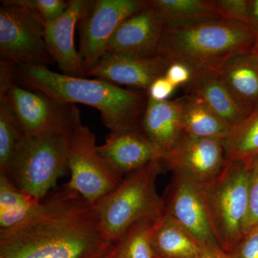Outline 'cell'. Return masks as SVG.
Masks as SVG:
<instances>
[{"label": "cell", "instance_id": "obj_1", "mask_svg": "<svg viewBox=\"0 0 258 258\" xmlns=\"http://www.w3.org/2000/svg\"><path fill=\"white\" fill-rule=\"evenodd\" d=\"M29 221L0 230V258H101L113 243L102 232L93 205L64 184Z\"/></svg>", "mask_w": 258, "mask_h": 258}, {"label": "cell", "instance_id": "obj_2", "mask_svg": "<svg viewBox=\"0 0 258 258\" xmlns=\"http://www.w3.org/2000/svg\"><path fill=\"white\" fill-rule=\"evenodd\" d=\"M17 82L58 101L96 108L111 132L140 128L147 93L123 89L99 79L73 77L34 64H17Z\"/></svg>", "mask_w": 258, "mask_h": 258}, {"label": "cell", "instance_id": "obj_3", "mask_svg": "<svg viewBox=\"0 0 258 258\" xmlns=\"http://www.w3.org/2000/svg\"><path fill=\"white\" fill-rule=\"evenodd\" d=\"M257 35L242 22L201 17L163 25L159 54L192 73L217 71L234 56L252 52Z\"/></svg>", "mask_w": 258, "mask_h": 258}, {"label": "cell", "instance_id": "obj_4", "mask_svg": "<svg viewBox=\"0 0 258 258\" xmlns=\"http://www.w3.org/2000/svg\"><path fill=\"white\" fill-rule=\"evenodd\" d=\"M164 169L162 161H156L125 174L113 191L93 205L107 240L116 243L136 224L156 221L165 213L156 186Z\"/></svg>", "mask_w": 258, "mask_h": 258}, {"label": "cell", "instance_id": "obj_5", "mask_svg": "<svg viewBox=\"0 0 258 258\" xmlns=\"http://www.w3.org/2000/svg\"><path fill=\"white\" fill-rule=\"evenodd\" d=\"M201 184L214 235L220 247L230 254L244 237L249 208L248 162L227 159L216 176Z\"/></svg>", "mask_w": 258, "mask_h": 258}, {"label": "cell", "instance_id": "obj_6", "mask_svg": "<svg viewBox=\"0 0 258 258\" xmlns=\"http://www.w3.org/2000/svg\"><path fill=\"white\" fill-rule=\"evenodd\" d=\"M69 136L52 132L25 135L5 174L30 198L43 200L69 171Z\"/></svg>", "mask_w": 258, "mask_h": 258}, {"label": "cell", "instance_id": "obj_7", "mask_svg": "<svg viewBox=\"0 0 258 258\" xmlns=\"http://www.w3.org/2000/svg\"><path fill=\"white\" fill-rule=\"evenodd\" d=\"M67 151L71 179L66 185L90 205L113 191L123 179L100 154L96 135L89 127L81 124L70 134Z\"/></svg>", "mask_w": 258, "mask_h": 258}, {"label": "cell", "instance_id": "obj_8", "mask_svg": "<svg viewBox=\"0 0 258 258\" xmlns=\"http://www.w3.org/2000/svg\"><path fill=\"white\" fill-rule=\"evenodd\" d=\"M0 55L16 64L47 66L54 60L45 40V24L15 0H2Z\"/></svg>", "mask_w": 258, "mask_h": 258}, {"label": "cell", "instance_id": "obj_9", "mask_svg": "<svg viewBox=\"0 0 258 258\" xmlns=\"http://www.w3.org/2000/svg\"><path fill=\"white\" fill-rule=\"evenodd\" d=\"M0 95L8 98L25 135L50 132L70 135L83 124L76 104L23 87L17 79L0 88Z\"/></svg>", "mask_w": 258, "mask_h": 258}, {"label": "cell", "instance_id": "obj_10", "mask_svg": "<svg viewBox=\"0 0 258 258\" xmlns=\"http://www.w3.org/2000/svg\"><path fill=\"white\" fill-rule=\"evenodd\" d=\"M147 4V0L94 1L79 24V52L85 76L106 52L108 42L121 23Z\"/></svg>", "mask_w": 258, "mask_h": 258}, {"label": "cell", "instance_id": "obj_11", "mask_svg": "<svg viewBox=\"0 0 258 258\" xmlns=\"http://www.w3.org/2000/svg\"><path fill=\"white\" fill-rule=\"evenodd\" d=\"M163 199L166 213L203 248H221L212 230L201 183L184 174H174Z\"/></svg>", "mask_w": 258, "mask_h": 258}, {"label": "cell", "instance_id": "obj_12", "mask_svg": "<svg viewBox=\"0 0 258 258\" xmlns=\"http://www.w3.org/2000/svg\"><path fill=\"white\" fill-rule=\"evenodd\" d=\"M225 140L183 134L161 159L164 168L204 183L216 176L227 161Z\"/></svg>", "mask_w": 258, "mask_h": 258}, {"label": "cell", "instance_id": "obj_13", "mask_svg": "<svg viewBox=\"0 0 258 258\" xmlns=\"http://www.w3.org/2000/svg\"><path fill=\"white\" fill-rule=\"evenodd\" d=\"M171 60L161 55L154 57L107 52L92 69L86 73V77L105 80L117 85H125L145 91L156 79L165 76Z\"/></svg>", "mask_w": 258, "mask_h": 258}, {"label": "cell", "instance_id": "obj_14", "mask_svg": "<svg viewBox=\"0 0 258 258\" xmlns=\"http://www.w3.org/2000/svg\"><path fill=\"white\" fill-rule=\"evenodd\" d=\"M94 1L71 0L69 8L60 18L45 24L47 50L58 66L60 74L73 77H86L79 50L75 45L76 26L86 15Z\"/></svg>", "mask_w": 258, "mask_h": 258}, {"label": "cell", "instance_id": "obj_15", "mask_svg": "<svg viewBox=\"0 0 258 258\" xmlns=\"http://www.w3.org/2000/svg\"><path fill=\"white\" fill-rule=\"evenodd\" d=\"M98 150L123 176L154 161L161 160L164 156L140 128L110 132L104 143L98 146Z\"/></svg>", "mask_w": 258, "mask_h": 258}, {"label": "cell", "instance_id": "obj_16", "mask_svg": "<svg viewBox=\"0 0 258 258\" xmlns=\"http://www.w3.org/2000/svg\"><path fill=\"white\" fill-rule=\"evenodd\" d=\"M163 23L152 7L127 18L118 27L107 45L106 52H122L141 57L159 55Z\"/></svg>", "mask_w": 258, "mask_h": 258}, {"label": "cell", "instance_id": "obj_17", "mask_svg": "<svg viewBox=\"0 0 258 258\" xmlns=\"http://www.w3.org/2000/svg\"><path fill=\"white\" fill-rule=\"evenodd\" d=\"M183 88L186 94L201 98L212 111L230 125L231 129L249 115L217 71L192 73L189 82Z\"/></svg>", "mask_w": 258, "mask_h": 258}, {"label": "cell", "instance_id": "obj_18", "mask_svg": "<svg viewBox=\"0 0 258 258\" xmlns=\"http://www.w3.org/2000/svg\"><path fill=\"white\" fill-rule=\"evenodd\" d=\"M140 129L157 147L169 152L182 137L181 98L154 101L148 98Z\"/></svg>", "mask_w": 258, "mask_h": 258}, {"label": "cell", "instance_id": "obj_19", "mask_svg": "<svg viewBox=\"0 0 258 258\" xmlns=\"http://www.w3.org/2000/svg\"><path fill=\"white\" fill-rule=\"evenodd\" d=\"M236 99L249 114L258 109V56L249 52L234 56L218 71Z\"/></svg>", "mask_w": 258, "mask_h": 258}, {"label": "cell", "instance_id": "obj_20", "mask_svg": "<svg viewBox=\"0 0 258 258\" xmlns=\"http://www.w3.org/2000/svg\"><path fill=\"white\" fill-rule=\"evenodd\" d=\"M152 244L157 258H196L205 249L166 212L153 224Z\"/></svg>", "mask_w": 258, "mask_h": 258}, {"label": "cell", "instance_id": "obj_21", "mask_svg": "<svg viewBox=\"0 0 258 258\" xmlns=\"http://www.w3.org/2000/svg\"><path fill=\"white\" fill-rule=\"evenodd\" d=\"M183 133L201 139L225 140L230 135V125L212 111L200 97L186 94L181 97Z\"/></svg>", "mask_w": 258, "mask_h": 258}, {"label": "cell", "instance_id": "obj_22", "mask_svg": "<svg viewBox=\"0 0 258 258\" xmlns=\"http://www.w3.org/2000/svg\"><path fill=\"white\" fill-rule=\"evenodd\" d=\"M47 205V196L34 200L18 189L6 174L0 173V230H7L29 221Z\"/></svg>", "mask_w": 258, "mask_h": 258}, {"label": "cell", "instance_id": "obj_23", "mask_svg": "<svg viewBox=\"0 0 258 258\" xmlns=\"http://www.w3.org/2000/svg\"><path fill=\"white\" fill-rule=\"evenodd\" d=\"M224 142L227 159L249 161L258 157V109L231 129Z\"/></svg>", "mask_w": 258, "mask_h": 258}, {"label": "cell", "instance_id": "obj_24", "mask_svg": "<svg viewBox=\"0 0 258 258\" xmlns=\"http://www.w3.org/2000/svg\"><path fill=\"white\" fill-rule=\"evenodd\" d=\"M163 25L201 17L219 16L212 0H148Z\"/></svg>", "mask_w": 258, "mask_h": 258}, {"label": "cell", "instance_id": "obj_25", "mask_svg": "<svg viewBox=\"0 0 258 258\" xmlns=\"http://www.w3.org/2000/svg\"><path fill=\"white\" fill-rule=\"evenodd\" d=\"M25 134L5 95H0V173L7 174Z\"/></svg>", "mask_w": 258, "mask_h": 258}, {"label": "cell", "instance_id": "obj_26", "mask_svg": "<svg viewBox=\"0 0 258 258\" xmlns=\"http://www.w3.org/2000/svg\"><path fill=\"white\" fill-rule=\"evenodd\" d=\"M154 222H141L131 227L115 243L116 258H157L152 244Z\"/></svg>", "mask_w": 258, "mask_h": 258}, {"label": "cell", "instance_id": "obj_27", "mask_svg": "<svg viewBox=\"0 0 258 258\" xmlns=\"http://www.w3.org/2000/svg\"><path fill=\"white\" fill-rule=\"evenodd\" d=\"M18 4L33 12L44 24L54 21L63 14L70 1L64 0H15Z\"/></svg>", "mask_w": 258, "mask_h": 258}, {"label": "cell", "instance_id": "obj_28", "mask_svg": "<svg viewBox=\"0 0 258 258\" xmlns=\"http://www.w3.org/2000/svg\"><path fill=\"white\" fill-rule=\"evenodd\" d=\"M249 165V208L244 234L258 225V157L247 161Z\"/></svg>", "mask_w": 258, "mask_h": 258}, {"label": "cell", "instance_id": "obj_29", "mask_svg": "<svg viewBox=\"0 0 258 258\" xmlns=\"http://www.w3.org/2000/svg\"><path fill=\"white\" fill-rule=\"evenodd\" d=\"M212 3L219 16L246 24L249 0H212Z\"/></svg>", "mask_w": 258, "mask_h": 258}, {"label": "cell", "instance_id": "obj_30", "mask_svg": "<svg viewBox=\"0 0 258 258\" xmlns=\"http://www.w3.org/2000/svg\"><path fill=\"white\" fill-rule=\"evenodd\" d=\"M230 254L232 258H258V225L244 234Z\"/></svg>", "mask_w": 258, "mask_h": 258}, {"label": "cell", "instance_id": "obj_31", "mask_svg": "<svg viewBox=\"0 0 258 258\" xmlns=\"http://www.w3.org/2000/svg\"><path fill=\"white\" fill-rule=\"evenodd\" d=\"M176 88L165 76H162L156 79L149 86L147 91L148 98L154 101H167Z\"/></svg>", "mask_w": 258, "mask_h": 258}, {"label": "cell", "instance_id": "obj_32", "mask_svg": "<svg viewBox=\"0 0 258 258\" xmlns=\"http://www.w3.org/2000/svg\"><path fill=\"white\" fill-rule=\"evenodd\" d=\"M192 71L186 64L179 62H171L166 70L165 77L176 86H184L191 80Z\"/></svg>", "mask_w": 258, "mask_h": 258}, {"label": "cell", "instance_id": "obj_33", "mask_svg": "<svg viewBox=\"0 0 258 258\" xmlns=\"http://www.w3.org/2000/svg\"><path fill=\"white\" fill-rule=\"evenodd\" d=\"M246 25L258 35V0H249L248 15Z\"/></svg>", "mask_w": 258, "mask_h": 258}, {"label": "cell", "instance_id": "obj_34", "mask_svg": "<svg viewBox=\"0 0 258 258\" xmlns=\"http://www.w3.org/2000/svg\"><path fill=\"white\" fill-rule=\"evenodd\" d=\"M196 258H232L221 248L205 249L200 256Z\"/></svg>", "mask_w": 258, "mask_h": 258}, {"label": "cell", "instance_id": "obj_35", "mask_svg": "<svg viewBox=\"0 0 258 258\" xmlns=\"http://www.w3.org/2000/svg\"><path fill=\"white\" fill-rule=\"evenodd\" d=\"M101 258H116V256H115V244H113L109 251Z\"/></svg>", "mask_w": 258, "mask_h": 258}, {"label": "cell", "instance_id": "obj_36", "mask_svg": "<svg viewBox=\"0 0 258 258\" xmlns=\"http://www.w3.org/2000/svg\"><path fill=\"white\" fill-rule=\"evenodd\" d=\"M252 52L258 56V35H257V40H256L255 44H254L253 50H252Z\"/></svg>", "mask_w": 258, "mask_h": 258}, {"label": "cell", "instance_id": "obj_37", "mask_svg": "<svg viewBox=\"0 0 258 258\" xmlns=\"http://www.w3.org/2000/svg\"></svg>", "mask_w": 258, "mask_h": 258}]
</instances>
